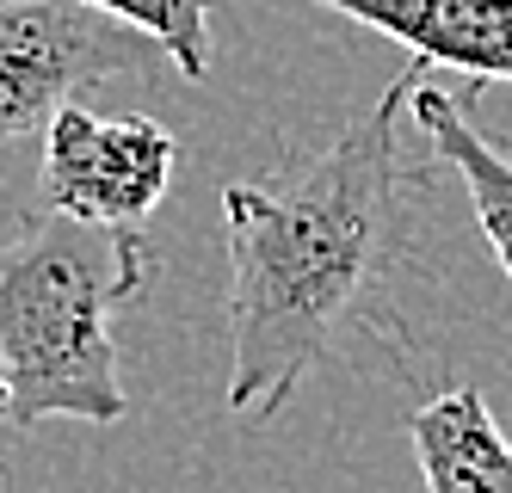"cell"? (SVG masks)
Here are the masks:
<instances>
[{"label": "cell", "mask_w": 512, "mask_h": 493, "mask_svg": "<svg viewBox=\"0 0 512 493\" xmlns=\"http://www.w3.org/2000/svg\"><path fill=\"white\" fill-rule=\"evenodd\" d=\"M426 62L334 136L315 161L278 179H235L223 192L229 235V413L272 420L303 376L371 315V290L401 241V161L395 124Z\"/></svg>", "instance_id": "cell-1"}, {"label": "cell", "mask_w": 512, "mask_h": 493, "mask_svg": "<svg viewBox=\"0 0 512 493\" xmlns=\"http://www.w3.org/2000/svg\"><path fill=\"white\" fill-rule=\"evenodd\" d=\"M155 278L142 229H93L75 216H31L0 253V370L7 426L124 420L112 315Z\"/></svg>", "instance_id": "cell-2"}, {"label": "cell", "mask_w": 512, "mask_h": 493, "mask_svg": "<svg viewBox=\"0 0 512 493\" xmlns=\"http://www.w3.org/2000/svg\"><path fill=\"white\" fill-rule=\"evenodd\" d=\"M142 62L149 37L81 0H0V148L44 136L62 105Z\"/></svg>", "instance_id": "cell-3"}, {"label": "cell", "mask_w": 512, "mask_h": 493, "mask_svg": "<svg viewBox=\"0 0 512 493\" xmlns=\"http://www.w3.org/2000/svg\"><path fill=\"white\" fill-rule=\"evenodd\" d=\"M179 167V142L155 118H93L87 105H62L44 130L38 198L50 216H75L93 229H142Z\"/></svg>", "instance_id": "cell-4"}, {"label": "cell", "mask_w": 512, "mask_h": 493, "mask_svg": "<svg viewBox=\"0 0 512 493\" xmlns=\"http://www.w3.org/2000/svg\"><path fill=\"white\" fill-rule=\"evenodd\" d=\"M321 7L395 37L426 68L469 74V93L512 81V0H321Z\"/></svg>", "instance_id": "cell-5"}, {"label": "cell", "mask_w": 512, "mask_h": 493, "mask_svg": "<svg viewBox=\"0 0 512 493\" xmlns=\"http://www.w3.org/2000/svg\"><path fill=\"white\" fill-rule=\"evenodd\" d=\"M408 438L426 493H512V444L475 389H445L426 401L408 420Z\"/></svg>", "instance_id": "cell-6"}, {"label": "cell", "mask_w": 512, "mask_h": 493, "mask_svg": "<svg viewBox=\"0 0 512 493\" xmlns=\"http://www.w3.org/2000/svg\"><path fill=\"white\" fill-rule=\"evenodd\" d=\"M408 111H414L426 148L463 179V192L475 204V222H482V235H488V247L500 259V272L512 278V161L500 155L482 130H475V118L438 81H420L414 99H408Z\"/></svg>", "instance_id": "cell-7"}, {"label": "cell", "mask_w": 512, "mask_h": 493, "mask_svg": "<svg viewBox=\"0 0 512 493\" xmlns=\"http://www.w3.org/2000/svg\"><path fill=\"white\" fill-rule=\"evenodd\" d=\"M81 7L142 31L155 50L173 56V68L186 81H204L210 74V7L216 0H81Z\"/></svg>", "instance_id": "cell-8"}, {"label": "cell", "mask_w": 512, "mask_h": 493, "mask_svg": "<svg viewBox=\"0 0 512 493\" xmlns=\"http://www.w3.org/2000/svg\"><path fill=\"white\" fill-rule=\"evenodd\" d=\"M0 420H7V370H0Z\"/></svg>", "instance_id": "cell-9"}, {"label": "cell", "mask_w": 512, "mask_h": 493, "mask_svg": "<svg viewBox=\"0 0 512 493\" xmlns=\"http://www.w3.org/2000/svg\"><path fill=\"white\" fill-rule=\"evenodd\" d=\"M0 475H7V457H0Z\"/></svg>", "instance_id": "cell-10"}]
</instances>
